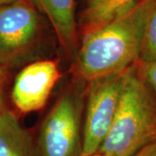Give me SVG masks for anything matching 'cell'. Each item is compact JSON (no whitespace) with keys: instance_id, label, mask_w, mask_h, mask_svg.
<instances>
[{"instance_id":"8","label":"cell","mask_w":156,"mask_h":156,"mask_svg":"<svg viewBox=\"0 0 156 156\" xmlns=\"http://www.w3.org/2000/svg\"><path fill=\"white\" fill-rule=\"evenodd\" d=\"M0 156H39L31 134L8 108L0 115Z\"/></svg>"},{"instance_id":"9","label":"cell","mask_w":156,"mask_h":156,"mask_svg":"<svg viewBox=\"0 0 156 156\" xmlns=\"http://www.w3.org/2000/svg\"><path fill=\"white\" fill-rule=\"evenodd\" d=\"M142 0H87L78 23L79 35L92 31L122 16Z\"/></svg>"},{"instance_id":"1","label":"cell","mask_w":156,"mask_h":156,"mask_svg":"<svg viewBox=\"0 0 156 156\" xmlns=\"http://www.w3.org/2000/svg\"><path fill=\"white\" fill-rule=\"evenodd\" d=\"M154 0H142L122 16L82 36L75 56L78 79L122 73L139 61L146 23Z\"/></svg>"},{"instance_id":"10","label":"cell","mask_w":156,"mask_h":156,"mask_svg":"<svg viewBox=\"0 0 156 156\" xmlns=\"http://www.w3.org/2000/svg\"><path fill=\"white\" fill-rule=\"evenodd\" d=\"M156 60V0L146 23L139 62H149Z\"/></svg>"},{"instance_id":"13","label":"cell","mask_w":156,"mask_h":156,"mask_svg":"<svg viewBox=\"0 0 156 156\" xmlns=\"http://www.w3.org/2000/svg\"><path fill=\"white\" fill-rule=\"evenodd\" d=\"M3 72H2V68L0 67V115L5 110L6 108L5 100H4V95H3Z\"/></svg>"},{"instance_id":"4","label":"cell","mask_w":156,"mask_h":156,"mask_svg":"<svg viewBox=\"0 0 156 156\" xmlns=\"http://www.w3.org/2000/svg\"><path fill=\"white\" fill-rule=\"evenodd\" d=\"M44 17L27 0L0 6V67L37 61L47 44Z\"/></svg>"},{"instance_id":"15","label":"cell","mask_w":156,"mask_h":156,"mask_svg":"<svg viewBox=\"0 0 156 156\" xmlns=\"http://www.w3.org/2000/svg\"><path fill=\"white\" fill-rule=\"evenodd\" d=\"M89 156H108L106 155V154H102V153H100V152H97V153H95L94 154H92V155H89Z\"/></svg>"},{"instance_id":"12","label":"cell","mask_w":156,"mask_h":156,"mask_svg":"<svg viewBox=\"0 0 156 156\" xmlns=\"http://www.w3.org/2000/svg\"><path fill=\"white\" fill-rule=\"evenodd\" d=\"M133 156H156V141L146 146Z\"/></svg>"},{"instance_id":"3","label":"cell","mask_w":156,"mask_h":156,"mask_svg":"<svg viewBox=\"0 0 156 156\" xmlns=\"http://www.w3.org/2000/svg\"><path fill=\"white\" fill-rule=\"evenodd\" d=\"M86 86L76 78L47 114L36 141L39 156H82Z\"/></svg>"},{"instance_id":"6","label":"cell","mask_w":156,"mask_h":156,"mask_svg":"<svg viewBox=\"0 0 156 156\" xmlns=\"http://www.w3.org/2000/svg\"><path fill=\"white\" fill-rule=\"evenodd\" d=\"M60 77L58 63L51 59H39L25 65L14 80L11 100L23 113L42 109Z\"/></svg>"},{"instance_id":"5","label":"cell","mask_w":156,"mask_h":156,"mask_svg":"<svg viewBox=\"0 0 156 156\" xmlns=\"http://www.w3.org/2000/svg\"><path fill=\"white\" fill-rule=\"evenodd\" d=\"M125 72L108 74L87 82L82 156L97 153L108 134L119 105Z\"/></svg>"},{"instance_id":"11","label":"cell","mask_w":156,"mask_h":156,"mask_svg":"<svg viewBox=\"0 0 156 156\" xmlns=\"http://www.w3.org/2000/svg\"><path fill=\"white\" fill-rule=\"evenodd\" d=\"M137 67L142 79L156 97V60L149 62L138 61Z\"/></svg>"},{"instance_id":"14","label":"cell","mask_w":156,"mask_h":156,"mask_svg":"<svg viewBox=\"0 0 156 156\" xmlns=\"http://www.w3.org/2000/svg\"><path fill=\"white\" fill-rule=\"evenodd\" d=\"M16 0H0V6L2 5H8V4H11L12 2H14Z\"/></svg>"},{"instance_id":"2","label":"cell","mask_w":156,"mask_h":156,"mask_svg":"<svg viewBox=\"0 0 156 156\" xmlns=\"http://www.w3.org/2000/svg\"><path fill=\"white\" fill-rule=\"evenodd\" d=\"M155 141L156 97L136 62L125 72L115 116L98 152L108 156H133Z\"/></svg>"},{"instance_id":"7","label":"cell","mask_w":156,"mask_h":156,"mask_svg":"<svg viewBox=\"0 0 156 156\" xmlns=\"http://www.w3.org/2000/svg\"><path fill=\"white\" fill-rule=\"evenodd\" d=\"M27 1L49 22L64 52L69 56H76L80 44L76 0Z\"/></svg>"}]
</instances>
